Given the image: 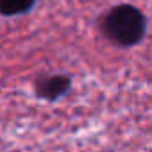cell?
Segmentation results:
<instances>
[{"mask_svg": "<svg viewBox=\"0 0 152 152\" xmlns=\"http://www.w3.org/2000/svg\"><path fill=\"white\" fill-rule=\"evenodd\" d=\"M102 36L118 48H131L143 41L147 34V16L132 4H118L99 18Z\"/></svg>", "mask_w": 152, "mask_h": 152, "instance_id": "cell-1", "label": "cell"}, {"mask_svg": "<svg viewBox=\"0 0 152 152\" xmlns=\"http://www.w3.org/2000/svg\"><path fill=\"white\" fill-rule=\"evenodd\" d=\"M72 90V77L68 73H45L34 81V95L41 100L56 102Z\"/></svg>", "mask_w": 152, "mask_h": 152, "instance_id": "cell-2", "label": "cell"}, {"mask_svg": "<svg viewBox=\"0 0 152 152\" xmlns=\"http://www.w3.org/2000/svg\"><path fill=\"white\" fill-rule=\"evenodd\" d=\"M36 0H0L2 16H22L34 9Z\"/></svg>", "mask_w": 152, "mask_h": 152, "instance_id": "cell-3", "label": "cell"}]
</instances>
